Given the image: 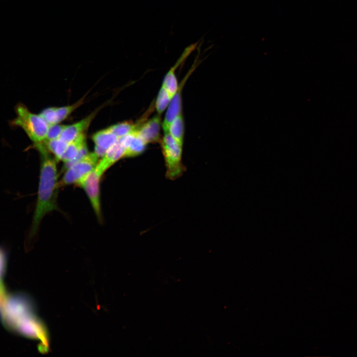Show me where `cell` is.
<instances>
[{"mask_svg": "<svg viewBox=\"0 0 357 357\" xmlns=\"http://www.w3.org/2000/svg\"><path fill=\"white\" fill-rule=\"evenodd\" d=\"M15 111L16 116L10 121V125L21 128L34 144L43 142L47 136V123L39 115L32 113L22 103L16 106Z\"/></svg>", "mask_w": 357, "mask_h": 357, "instance_id": "obj_2", "label": "cell"}, {"mask_svg": "<svg viewBox=\"0 0 357 357\" xmlns=\"http://www.w3.org/2000/svg\"><path fill=\"white\" fill-rule=\"evenodd\" d=\"M92 138L95 145L94 152L99 157H102L119 139L109 127L96 132Z\"/></svg>", "mask_w": 357, "mask_h": 357, "instance_id": "obj_11", "label": "cell"}, {"mask_svg": "<svg viewBox=\"0 0 357 357\" xmlns=\"http://www.w3.org/2000/svg\"><path fill=\"white\" fill-rule=\"evenodd\" d=\"M124 146L119 140L98 161L95 169L104 174L120 159L124 158Z\"/></svg>", "mask_w": 357, "mask_h": 357, "instance_id": "obj_9", "label": "cell"}, {"mask_svg": "<svg viewBox=\"0 0 357 357\" xmlns=\"http://www.w3.org/2000/svg\"><path fill=\"white\" fill-rule=\"evenodd\" d=\"M84 98L80 99L76 103L61 107H55V113L58 123L66 119L76 109L83 103Z\"/></svg>", "mask_w": 357, "mask_h": 357, "instance_id": "obj_17", "label": "cell"}, {"mask_svg": "<svg viewBox=\"0 0 357 357\" xmlns=\"http://www.w3.org/2000/svg\"><path fill=\"white\" fill-rule=\"evenodd\" d=\"M99 157L94 152L88 153L75 162L71 163L59 181L60 186L76 184L91 172L96 167Z\"/></svg>", "mask_w": 357, "mask_h": 357, "instance_id": "obj_4", "label": "cell"}, {"mask_svg": "<svg viewBox=\"0 0 357 357\" xmlns=\"http://www.w3.org/2000/svg\"><path fill=\"white\" fill-rule=\"evenodd\" d=\"M66 125L59 123L49 125L46 138L45 140L59 138Z\"/></svg>", "mask_w": 357, "mask_h": 357, "instance_id": "obj_19", "label": "cell"}, {"mask_svg": "<svg viewBox=\"0 0 357 357\" xmlns=\"http://www.w3.org/2000/svg\"><path fill=\"white\" fill-rule=\"evenodd\" d=\"M166 168V178L175 180L185 171L182 163V145L178 143L168 132L160 141Z\"/></svg>", "mask_w": 357, "mask_h": 357, "instance_id": "obj_3", "label": "cell"}, {"mask_svg": "<svg viewBox=\"0 0 357 357\" xmlns=\"http://www.w3.org/2000/svg\"><path fill=\"white\" fill-rule=\"evenodd\" d=\"M136 124L125 121L114 124L109 128L119 139L135 130Z\"/></svg>", "mask_w": 357, "mask_h": 357, "instance_id": "obj_18", "label": "cell"}, {"mask_svg": "<svg viewBox=\"0 0 357 357\" xmlns=\"http://www.w3.org/2000/svg\"><path fill=\"white\" fill-rule=\"evenodd\" d=\"M38 150L41 155L40 178L37 202L29 233L30 238L37 234L45 216L58 209L57 198L60 187L57 160L52 158L45 147Z\"/></svg>", "mask_w": 357, "mask_h": 357, "instance_id": "obj_1", "label": "cell"}, {"mask_svg": "<svg viewBox=\"0 0 357 357\" xmlns=\"http://www.w3.org/2000/svg\"><path fill=\"white\" fill-rule=\"evenodd\" d=\"M119 140L125 148L124 158L134 157L141 154L145 149L147 145L139 136L135 129Z\"/></svg>", "mask_w": 357, "mask_h": 357, "instance_id": "obj_12", "label": "cell"}, {"mask_svg": "<svg viewBox=\"0 0 357 357\" xmlns=\"http://www.w3.org/2000/svg\"><path fill=\"white\" fill-rule=\"evenodd\" d=\"M196 44L192 45L185 50L175 65L170 69L164 78L162 86L165 87L172 97L176 93L179 86L175 73V70L180 63H181L191 53L194 48V46Z\"/></svg>", "mask_w": 357, "mask_h": 357, "instance_id": "obj_13", "label": "cell"}, {"mask_svg": "<svg viewBox=\"0 0 357 357\" xmlns=\"http://www.w3.org/2000/svg\"><path fill=\"white\" fill-rule=\"evenodd\" d=\"M161 119L160 115L153 117L142 123L136 124L135 130L147 143L160 141Z\"/></svg>", "mask_w": 357, "mask_h": 357, "instance_id": "obj_6", "label": "cell"}, {"mask_svg": "<svg viewBox=\"0 0 357 357\" xmlns=\"http://www.w3.org/2000/svg\"><path fill=\"white\" fill-rule=\"evenodd\" d=\"M39 115L48 125L58 123L55 113V107H50L44 109Z\"/></svg>", "mask_w": 357, "mask_h": 357, "instance_id": "obj_20", "label": "cell"}, {"mask_svg": "<svg viewBox=\"0 0 357 357\" xmlns=\"http://www.w3.org/2000/svg\"><path fill=\"white\" fill-rule=\"evenodd\" d=\"M192 71V70L189 71L180 83L177 92L173 97L168 107L164 119L162 123V127L164 133L168 132L169 125L174 119L182 113L181 90L184 83Z\"/></svg>", "mask_w": 357, "mask_h": 357, "instance_id": "obj_8", "label": "cell"}, {"mask_svg": "<svg viewBox=\"0 0 357 357\" xmlns=\"http://www.w3.org/2000/svg\"><path fill=\"white\" fill-rule=\"evenodd\" d=\"M104 174L95 169L77 184L85 191L97 218L102 220L100 182Z\"/></svg>", "mask_w": 357, "mask_h": 357, "instance_id": "obj_5", "label": "cell"}, {"mask_svg": "<svg viewBox=\"0 0 357 357\" xmlns=\"http://www.w3.org/2000/svg\"><path fill=\"white\" fill-rule=\"evenodd\" d=\"M168 132L178 143L183 145L184 121L182 113L176 117L171 122Z\"/></svg>", "mask_w": 357, "mask_h": 357, "instance_id": "obj_15", "label": "cell"}, {"mask_svg": "<svg viewBox=\"0 0 357 357\" xmlns=\"http://www.w3.org/2000/svg\"><path fill=\"white\" fill-rule=\"evenodd\" d=\"M46 148L52 153L57 161L61 160L68 143L60 138L46 140L43 142Z\"/></svg>", "mask_w": 357, "mask_h": 357, "instance_id": "obj_14", "label": "cell"}, {"mask_svg": "<svg viewBox=\"0 0 357 357\" xmlns=\"http://www.w3.org/2000/svg\"><path fill=\"white\" fill-rule=\"evenodd\" d=\"M97 112L98 111H94L79 121L67 125L60 138L69 143L80 135L85 134Z\"/></svg>", "mask_w": 357, "mask_h": 357, "instance_id": "obj_10", "label": "cell"}, {"mask_svg": "<svg viewBox=\"0 0 357 357\" xmlns=\"http://www.w3.org/2000/svg\"><path fill=\"white\" fill-rule=\"evenodd\" d=\"M87 153L85 134H83L68 144L61 160L66 168Z\"/></svg>", "mask_w": 357, "mask_h": 357, "instance_id": "obj_7", "label": "cell"}, {"mask_svg": "<svg viewBox=\"0 0 357 357\" xmlns=\"http://www.w3.org/2000/svg\"><path fill=\"white\" fill-rule=\"evenodd\" d=\"M173 97L162 85L155 102V108L158 115H161L168 107Z\"/></svg>", "mask_w": 357, "mask_h": 357, "instance_id": "obj_16", "label": "cell"}]
</instances>
